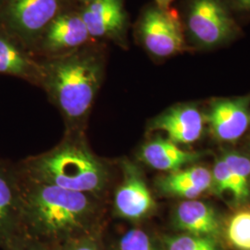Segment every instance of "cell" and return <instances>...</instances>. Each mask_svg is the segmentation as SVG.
<instances>
[{"label":"cell","mask_w":250,"mask_h":250,"mask_svg":"<svg viewBox=\"0 0 250 250\" xmlns=\"http://www.w3.org/2000/svg\"><path fill=\"white\" fill-rule=\"evenodd\" d=\"M39 86L61 112L65 134H84L106 72V56L86 45L72 53L40 61Z\"/></svg>","instance_id":"cell-1"},{"label":"cell","mask_w":250,"mask_h":250,"mask_svg":"<svg viewBox=\"0 0 250 250\" xmlns=\"http://www.w3.org/2000/svg\"><path fill=\"white\" fill-rule=\"evenodd\" d=\"M21 181L24 234L74 239V234L83 236L92 232L107 208L104 198L36 183L22 175Z\"/></svg>","instance_id":"cell-2"},{"label":"cell","mask_w":250,"mask_h":250,"mask_svg":"<svg viewBox=\"0 0 250 250\" xmlns=\"http://www.w3.org/2000/svg\"><path fill=\"white\" fill-rule=\"evenodd\" d=\"M17 165L28 180L104 199L112 187L110 166L92 152L84 134H65L51 150L28 157Z\"/></svg>","instance_id":"cell-3"},{"label":"cell","mask_w":250,"mask_h":250,"mask_svg":"<svg viewBox=\"0 0 250 250\" xmlns=\"http://www.w3.org/2000/svg\"><path fill=\"white\" fill-rule=\"evenodd\" d=\"M180 17L191 51L219 49L242 36L235 12L226 0H184Z\"/></svg>","instance_id":"cell-4"},{"label":"cell","mask_w":250,"mask_h":250,"mask_svg":"<svg viewBox=\"0 0 250 250\" xmlns=\"http://www.w3.org/2000/svg\"><path fill=\"white\" fill-rule=\"evenodd\" d=\"M68 0H2L0 29L33 53L46 27L67 9Z\"/></svg>","instance_id":"cell-5"},{"label":"cell","mask_w":250,"mask_h":250,"mask_svg":"<svg viewBox=\"0 0 250 250\" xmlns=\"http://www.w3.org/2000/svg\"><path fill=\"white\" fill-rule=\"evenodd\" d=\"M135 37L156 61H164L190 51L180 14L176 9L152 4L144 9L135 25Z\"/></svg>","instance_id":"cell-6"},{"label":"cell","mask_w":250,"mask_h":250,"mask_svg":"<svg viewBox=\"0 0 250 250\" xmlns=\"http://www.w3.org/2000/svg\"><path fill=\"white\" fill-rule=\"evenodd\" d=\"M122 180L113 193L111 208L121 219L137 222L156 210L157 204L139 167L129 160L120 162Z\"/></svg>","instance_id":"cell-7"},{"label":"cell","mask_w":250,"mask_h":250,"mask_svg":"<svg viewBox=\"0 0 250 250\" xmlns=\"http://www.w3.org/2000/svg\"><path fill=\"white\" fill-rule=\"evenodd\" d=\"M92 41L80 10L66 9L46 27L37 41L33 54L44 59L72 53Z\"/></svg>","instance_id":"cell-8"},{"label":"cell","mask_w":250,"mask_h":250,"mask_svg":"<svg viewBox=\"0 0 250 250\" xmlns=\"http://www.w3.org/2000/svg\"><path fill=\"white\" fill-rule=\"evenodd\" d=\"M22 233V181L17 163L0 159V246Z\"/></svg>","instance_id":"cell-9"},{"label":"cell","mask_w":250,"mask_h":250,"mask_svg":"<svg viewBox=\"0 0 250 250\" xmlns=\"http://www.w3.org/2000/svg\"><path fill=\"white\" fill-rule=\"evenodd\" d=\"M80 14L92 40H108L126 47L129 20L125 0H92Z\"/></svg>","instance_id":"cell-10"},{"label":"cell","mask_w":250,"mask_h":250,"mask_svg":"<svg viewBox=\"0 0 250 250\" xmlns=\"http://www.w3.org/2000/svg\"><path fill=\"white\" fill-rule=\"evenodd\" d=\"M205 114L195 103H181L167 108L150 121L151 132H162L177 145L197 141L203 133Z\"/></svg>","instance_id":"cell-11"},{"label":"cell","mask_w":250,"mask_h":250,"mask_svg":"<svg viewBox=\"0 0 250 250\" xmlns=\"http://www.w3.org/2000/svg\"><path fill=\"white\" fill-rule=\"evenodd\" d=\"M205 120L218 139L226 142L237 140L250 125V96L212 100Z\"/></svg>","instance_id":"cell-12"},{"label":"cell","mask_w":250,"mask_h":250,"mask_svg":"<svg viewBox=\"0 0 250 250\" xmlns=\"http://www.w3.org/2000/svg\"><path fill=\"white\" fill-rule=\"evenodd\" d=\"M155 186L165 197L195 199L212 188V175L204 167L194 166L161 175Z\"/></svg>","instance_id":"cell-13"},{"label":"cell","mask_w":250,"mask_h":250,"mask_svg":"<svg viewBox=\"0 0 250 250\" xmlns=\"http://www.w3.org/2000/svg\"><path fill=\"white\" fill-rule=\"evenodd\" d=\"M138 158L152 169L169 173L197 161L200 154L184 150L167 137L156 136L141 146Z\"/></svg>","instance_id":"cell-14"},{"label":"cell","mask_w":250,"mask_h":250,"mask_svg":"<svg viewBox=\"0 0 250 250\" xmlns=\"http://www.w3.org/2000/svg\"><path fill=\"white\" fill-rule=\"evenodd\" d=\"M40 60L0 29V74L39 85Z\"/></svg>","instance_id":"cell-15"},{"label":"cell","mask_w":250,"mask_h":250,"mask_svg":"<svg viewBox=\"0 0 250 250\" xmlns=\"http://www.w3.org/2000/svg\"><path fill=\"white\" fill-rule=\"evenodd\" d=\"M173 224L187 233L213 238L220 231V220L214 208L197 199L181 202L173 212Z\"/></svg>","instance_id":"cell-16"},{"label":"cell","mask_w":250,"mask_h":250,"mask_svg":"<svg viewBox=\"0 0 250 250\" xmlns=\"http://www.w3.org/2000/svg\"><path fill=\"white\" fill-rule=\"evenodd\" d=\"M228 165L235 187L233 199L236 203L246 202L250 196V160L235 151H227L222 156Z\"/></svg>","instance_id":"cell-17"},{"label":"cell","mask_w":250,"mask_h":250,"mask_svg":"<svg viewBox=\"0 0 250 250\" xmlns=\"http://www.w3.org/2000/svg\"><path fill=\"white\" fill-rule=\"evenodd\" d=\"M226 235L235 249L250 250V209L232 215L227 224Z\"/></svg>","instance_id":"cell-18"},{"label":"cell","mask_w":250,"mask_h":250,"mask_svg":"<svg viewBox=\"0 0 250 250\" xmlns=\"http://www.w3.org/2000/svg\"><path fill=\"white\" fill-rule=\"evenodd\" d=\"M166 250H219L211 237L189 233L168 236L164 240Z\"/></svg>","instance_id":"cell-19"},{"label":"cell","mask_w":250,"mask_h":250,"mask_svg":"<svg viewBox=\"0 0 250 250\" xmlns=\"http://www.w3.org/2000/svg\"><path fill=\"white\" fill-rule=\"evenodd\" d=\"M212 188L219 195L230 193L232 197L235 194V187L232 180V174L228 165L221 157L215 162L214 168L211 172Z\"/></svg>","instance_id":"cell-20"},{"label":"cell","mask_w":250,"mask_h":250,"mask_svg":"<svg viewBox=\"0 0 250 250\" xmlns=\"http://www.w3.org/2000/svg\"><path fill=\"white\" fill-rule=\"evenodd\" d=\"M119 250H156L148 234L142 229L133 228L121 237Z\"/></svg>","instance_id":"cell-21"},{"label":"cell","mask_w":250,"mask_h":250,"mask_svg":"<svg viewBox=\"0 0 250 250\" xmlns=\"http://www.w3.org/2000/svg\"><path fill=\"white\" fill-rule=\"evenodd\" d=\"M63 250H100L99 244L92 232L70 240Z\"/></svg>","instance_id":"cell-22"},{"label":"cell","mask_w":250,"mask_h":250,"mask_svg":"<svg viewBox=\"0 0 250 250\" xmlns=\"http://www.w3.org/2000/svg\"><path fill=\"white\" fill-rule=\"evenodd\" d=\"M6 249L7 250H38L36 248V245L29 241L28 237L23 233L9 243Z\"/></svg>","instance_id":"cell-23"},{"label":"cell","mask_w":250,"mask_h":250,"mask_svg":"<svg viewBox=\"0 0 250 250\" xmlns=\"http://www.w3.org/2000/svg\"><path fill=\"white\" fill-rule=\"evenodd\" d=\"M235 13L250 17V0H226Z\"/></svg>","instance_id":"cell-24"},{"label":"cell","mask_w":250,"mask_h":250,"mask_svg":"<svg viewBox=\"0 0 250 250\" xmlns=\"http://www.w3.org/2000/svg\"><path fill=\"white\" fill-rule=\"evenodd\" d=\"M173 0H154V4L161 7L162 9H169Z\"/></svg>","instance_id":"cell-25"},{"label":"cell","mask_w":250,"mask_h":250,"mask_svg":"<svg viewBox=\"0 0 250 250\" xmlns=\"http://www.w3.org/2000/svg\"><path fill=\"white\" fill-rule=\"evenodd\" d=\"M78 1H81V2H83V3L85 4V3H88V2H90V1H92V0H78Z\"/></svg>","instance_id":"cell-26"},{"label":"cell","mask_w":250,"mask_h":250,"mask_svg":"<svg viewBox=\"0 0 250 250\" xmlns=\"http://www.w3.org/2000/svg\"><path fill=\"white\" fill-rule=\"evenodd\" d=\"M1 1H2V0H0V2H1Z\"/></svg>","instance_id":"cell-27"}]
</instances>
